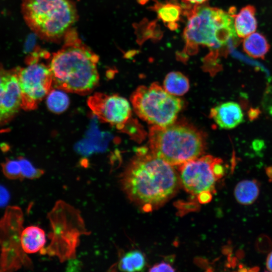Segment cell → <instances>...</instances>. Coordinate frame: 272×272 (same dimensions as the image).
<instances>
[{
    "label": "cell",
    "mask_w": 272,
    "mask_h": 272,
    "mask_svg": "<svg viewBox=\"0 0 272 272\" xmlns=\"http://www.w3.org/2000/svg\"><path fill=\"white\" fill-rule=\"evenodd\" d=\"M261 105L265 115L272 119V87H268L265 91Z\"/></svg>",
    "instance_id": "603a6c76"
},
{
    "label": "cell",
    "mask_w": 272,
    "mask_h": 272,
    "mask_svg": "<svg viewBox=\"0 0 272 272\" xmlns=\"http://www.w3.org/2000/svg\"><path fill=\"white\" fill-rule=\"evenodd\" d=\"M150 151L170 165L179 166L202 155L206 142L203 133L188 123L174 121L164 126H152Z\"/></svg>",
    "instance_id": "3957f363"
},
{
    "label": "cell",
    "mask_w": 272,
    "mask_h": 272,
    "mask_svg": "<svg viewBox=\"0 0 272 272\" xmlns=\"http://www.w3.org/2000/svg\"><path fill=\"white\" fill-rule=\"evenodd\" d=\"M150 271H174V268L169 263L162 262L155 264L149 270Z\"/></svg>",
    "instance_id": "cb8c5ba5"
},
{
    "label": "cell",
    "mask_w": 272,
    "mask_h": 272,
    "mask_svg": "<svg viewBox=\"0 0 272 272\" xmlns=\"http://www.w3.org/2000/svg\"><path fill=\"white\" fill-rule=\"evenodd\" d=\"M87 104L99 120L119 130L124 128L131 117L128 101L118 95L97 92L88 98Z\"/></svg>",
    "instance_id": "30bf717a"
},
{
    "label": "cell",
    "mask_w": 272,
    "mask_h": 272,
    "mask_svg": "<svg viewBox=\"0 0 272 272\" xmlns=\"http://www.w3.org/2000/svg\"><path fill=\"white\" fill-rule=\"evenodd\" d=\"M23 17L29 28L43 40L64 38L78 18L71 0H22Z\"/></svg>",
    "instance_id": "277c9868"
},
{
    "label": "cell",
    "mask_w": 272,
    "mask_h": 272,
    "mask_svg": "<svg viewBox=\"0 0 272 272\" xmlns=\"http://www.w3.org/2000/svg\"><path fill=\"white\" fill-rule=\"evenodd\" d=\"M2 171L6 177L10 179H22L21 167L18 160H7L2 163Z\"/></svg>",
    "instance_id": "44dd1931"
},
{
    "label": "cell",
    "mask_w": 272,
    "mask_h": 272,
    "mask_svg": "<svg viewBox=\"0 0 272 272\" xmlns=\"http://www.w3.org/2000/svg\"><path fill=\"white\" fill-rule=\"evenodd\" d=\"M185 1L192 4L200 5L201 4H202L207 2L208 0H185Z\"/></svg>",
    "instance_id": "83f0119b"
},
{
    "label": "cell",
    "mask_w": 272,
    "mask_h": 272,
    "mask_svg": "<svg viewBox=\"0 0 272 272\" xmlns=\"http://www.w3.org/2000/svg\"><path fill=\"white\" fill-rule=\"evenodd\" d=\"M48 217L52 226L49 236L51 242L41 252L56 256L62 261L74 258L80 236L87 233L80 213L69 205L59 201Z\"/></svg>",
    "instance_id": "8992f818"
},
{
    "label": "cell",
    "mask_w": 272,
    "mask_h": 272,
    "mask_svg": "<svg viewBox=\"0 0 272 272\" xmlns=\"http://www.w3.org/2000/svg\"><path fill=\"white\" fill-rule=\"evenodd\" d=\"M244 52L254 58L263 59L268 51L270 45L261 34L254 32L244 38L242 44Z\"/></svg>",
    "instance_id": "9a60e30c"
},
{
    "label": "cell",
    "mask_w": 272,
    "mask_h": 272,
    "mask_svg": "<svg viewBox=\"0 0 272 272\" xmlns=\"http://www.w3.org/2000/svg\"><path fill=\"white\" fill-rule=\"evenodd\" d=\"M146 259L143 253L132 250L125 253L118 264V269L123 271H143L145 267Z\"/></svg>",
    "instance_id": "ac0fdd59"
},
{
    "label": "cell",
    "mask_w": 272,
    "mask_h": 272,
    "mask_svg": "<svg viewBox=\"0 0 272 272\" xmlns=\"http://www.w3.org/2000/svg\"><path fill=\"white\" fill-rule=\"evenodd\" d=\"M198 198L200 202L207 203L210 201L212 198V193L211 192H203L199 194Z\"/></svg>",
    "instance_id": "484cf974"
},
{
    "label": "cell",
    "mask_w": 272,
    "mask_h": 272,
    "mask_svg": "<svg viewBox=\"0 0 272 272\" xmlns=\"http://www.w3.org/2000/svg\"><path fill=\"white\" fill-rule=\"evenodd\" d=\"M120 182L128 199L149 212L174 195L180 179L173 166L150 151L139 149L121 175Z\"/></svg>",
    "instance_id": "6da1fadb"
},
{
    "label": "cell",
    "mask_w": 272,
    "mask_h": 272,
    "mask_svg": "<svg viewBox=\"0 0 272 272\" xmlns=\"http://www.w3.org/2000/svg\"><path fill=\"white\" fill-rule=\"evenodd\" d=\"M221 159L211 155L200 156L179 166L180 182L188 193L198 195L213 192L216 182L224 173Z\"/></svg>",
    "instance_id": "9c48e42d"
},
{
    "label": "cell",
    "mask_w": 272,
    "mask_h": 272,
    "mask_svg": "<svg viewBox=\"0 0 272 272\" xmlns=\"http://www.w3.org/2000/svg\"><path fill=\"white\" fill-rule=\"evenodd\" d=\"M22 250L28 254L41 251L46 243L45 232L38 226H30L23 230L20 237Z\"/></svg>",
    "instance_id": "5bb4252c"
},
{
    "label": "cell",
    "mask_w": 272,
    "mask_h": 272,
    "mask_svg": "<svg viewBox=\"0 0 272 272\" xmlns=\"http://www.w3.org/2000/svg\"><path fill=\"white\" fill-rule=\"evenodd\" d=\"M39 55L38 53L32 55L27 59L26 66L17 67L21 108L25 110L35 109L53 87L49 64L40 61Z\"/></svg>",
    "instance_id": "ba28073f"
},
{
    "label": "cell",
    "mask_w": 272,
    "mask_h": 272,
    "mask_svg": "<svg viewBox=\"0 0 272 272\" xmlns=\"http://www.w3.org/2000/svg\"><path fill=\"white\" fill-rule=\"evenodd\" d=\"M9 194L5 188L0 185V207L4 206L8 201Z\"/></svg>",
    "instance_id": "d4e9b609"
},
{
    "label": "cell",
    "mask_w": 272,
    "mask_h": 272,
    "mask_svg": "<svg viewBox=\"0 0 272 272\" xmlns=\"http://www.w3.org/2000/svg\"><path fill=\"white\" fill-rule=\"evenodd\" d=\"M210 7H197L192 11L184 31L187 46H206L219 51L228 48L238 37L234 25V14Z\"/></svg>",
    "instance_id": "5b68a950"
},
{
    "label": "cell",
    "mask_w": 272,
    "mask_h": 272,
    "mask_svg": "<svg viewBox=\"0 0 272 272\" xmlns=\"http://www.w3.org/2000/svg\"><path fill=\"white\" fill-rule=\"evenodd\" d=\"M180 7L175 4L168 3L162 4L158 8V16L163 22L168 23V26L173 25L180 19L181 15Z\"/></svg>",
    "instance_id": "ffe728a7"
},
{
    "label": "cell",
    "mask_w": 272,
    "mask_h": 272,
    "mask_svg": "<svg viewBox=\"0 0 272 272\" xmlns=\"http://www.w3.org/2000/svg\"><path fill=\"white\" fill-rule=\"evenodd\" d=\"M18 160L21 167L22 179L24 178L29 179H36L43 174L44 171L42 170L33 166L28 160L23 157H20Z\"/></svg>",
    "instance_id": "7402d4cb"
},
{
    "label": "cell",
    "mask_w": 272,
    "mask_h": 272,
    "mask_svg": "<svg viewBox=\"0 0 272 272\" xmlns=\"http://www.w3.org/2000/svg\"><path fill=\"white\" fill-rule=\"evenodd\" d=\"M163 86L164 89L174 96H180L186 93L189 88L188 79L178 72L169 73L165 77Z\"/></svg>",
    "instance_id": "e0dca14e"
},
{
    "label": "cell",
    "mask_w": 272,
    "mask_h": 272,
    "mask_svg": "<svg viewBox=\"0 0 272 272\" xmlns=\"http://www.w3.org/2000/svg\"><path fill=\"white\" fill-rule=\"evenodd\" d=\"M64 40L48 63L53 86L67 92L88 94L99 83V57L82 42L74 30L67 32Z\"/></svg>",
    "instance_id": "7a4b0ae2"
},
{
    "label": "cell",
    "mask_w": 272,
    "mask_h": 272,
    "mask_svg": "<svg viewBox=\"0 0 272 272\" xmlns=\"http://www.w3.org/2000/svg\"><path fill=\"white\" fill-rule=\"evenodd\" d=\"M17 67L6 70L0 63V125L10 121L21 108Z\"/></svg>",
    "instance_id": "8fae6325"
},
{
    "label": "cell",
    "mask_w": 272,
    "mask_h": 272,
    "mask_svg": "<svg viewBox=\"0 0 272 272\" xmlns=\"http://www.w3.org/2000/svg\"><path fill=\"white\" fill-rule=\"evenodd\" d=\"M256 9L252 5L243 7L234 15V25L236 33L240 38H244L255 32L257 22L255 17Z\"/></svg>",
    "instance_id": "4fadbf2b"
},
{
    "label": "cell",
    "mask_w": 272,
    "mask_h": 272,
    "mask_svg": "<svg viewBox=\"0 0 272 272\" xmlns=\"http://www.w3.org/2000/svg\"><path fill=\"white\" fill-rule=\"evenodd\" d=\"M259 193L258 183L255 180H244L236 185L234 195L240 203L248 205L252 203Z\"/></svg>",
    "instance_id": "2e32d148"
},
{
    "label": "cell",
    "mask_w": 272,
    "mask_h": 272,
    "mask_svg": "<svg viewBox=\"0 0 272 272\" xmlns=\"http://www.w3.org/2000/svg\"><path fill=\"white\" fill-rule=\"evenodd\" d=\"M210 115L221 128H235L244 121V114L240 105L229 101L220 104L213 108Z\"/></svg>",
    "instance_id": "7c38bea8"
},
{
    "label": "cell",
    "mask_w": 272,
    "mask_h": 272,
    "mask_svg": "<svg viewBox=\"0 0 272 272\" xmlns=\"http://www.w3.org/2000/svg\"><path fill=\"white\" fill-rule=\"evenodd\" d=\"M130 101L138 116L152 126H164L175 121L183 102L157 83L139 87Z\"/></svg>",
    "instance_id": "52a82bcc"
},
{
    "label": "cell",
    "mask_w": 272,
    "mask_h": 272,
    "mask_svg": "<svg viewBox=\"0 0 272 272\" xmlns=\"http://www.w3.org/2000/svg\"><path fill=\"white\" fill-rule=\"evenodd\" d=\"M56 89H52L46 96V105L51 111L60 113L67 109L70 100L64 91Z\"/></svg>",
    "instance_id": "d6986e66"
},
{
    "label": "cell",
    "mask_w": 272,
    "mask_h": 272,
    "mask_svg": "<svg viewBox=\"0 0 272 272\" xmlns=\"http://www.w3.org/2000/svg\"><path fill=\"white\" fill-rule=\"evenodd\" d=\"M266 269L270 271H272V252L267 255L266 261Z\"/></svg>",
    "instance_id": "4316f807"
}]
</instances>
